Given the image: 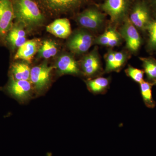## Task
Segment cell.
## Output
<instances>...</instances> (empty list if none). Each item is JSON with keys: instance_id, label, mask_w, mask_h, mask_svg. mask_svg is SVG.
<instances>
[{"instance_id": "1", "label": "cell", "mask_w": 156, "mask_h": 156, "mask_svg": "<svg viewBox=\"0 0 156 156\" xmlns=\"http://www.w3.org/2000/svg\"><path fill=\"white\" fill-rule=\"evenodd\" d=\"M14 20L29 30L41 26L44 14L34 0H11Z\"/></svg>"}, {"instance_id": "2", "label": "cell", "mask_w": 156, "mask_h": 156, "mask_svg": "<svg viewBox=\"0 0 156 156\" xmlns=\"http://www.w3.org/2000/svg\"><path fill=\"white\" fill-rule=\"evenodd\" d=\"M42 12L51 15L58 16L79 6L83 0H34Z\"/></svg>"}, {"instance_id": "3", "label": "cell", "mask_w": 156, "mask_h": 156, "mask_svg": "<svg viewBox=\"0 0 156 156\" xmlns=\"http://www.w3.org/2000/svg\"><path fill=\"white\" fill-rule=\"evenodd\" d=\"M14 20L11 0H0V44H5Z\"/></svg>"}, {"instance_id": "4", "label": "cell", "mask_w": 156, "mask_h": 156, "mask_svg": "<svg viewBox=\"0 0 156 156\" xmlns=\"http://www.w3.org/2000/svg\"><path fill=\"white\" fill-rule=\"evenodd\" d=\"M54 67L47 64L34 66L30 71V79L37 91L43 90L48 86L50 81V73Z\"/></svg>"}, {"instance_id": "5", "label": "cell", "mask_w": 156, "mask_h": 156, "mask_svg": "<svg viewBox=\"0 0 156 156\" xmlns=\"http://www.w3.org/2000/svg\"><path fill=\"white\" fill-rule=\"evenodd\" d=\"M92 43V37L90 34L83 31H80L71 38L68 46L73 53L82 54L89 50Z\"/></svg>"}, {"instance_id": "6", "label": "cell", "mask_w": 156, "mask_h": 156, "mask_svg": "<svg viewBox=\"0 0 156 156\" xmlns=\"http://www.w3.org/2000/svg\"><path fill=\"white\" fill-rule=\"evenodd\" d=\"M104 15L94 9H87L79 14L78 22L83 27L89 29H96L103 22Z\"/></svg>"}, {"instance_id": "7", "label": "cell", "mask_w": 156, "mask_h": 156, "mask_svg": "<svg viewBox=\"0 0 156 156\" xmlns=\"http://www.w3.org/2000/svg\"><path fill=\"white\" fill-rule=\"evenodd\" d=\"M121 34L126 40L127 46L131 51H137L141 44L140 36L135 27L130 20H127L121 30Z\"/></svg>"}, {"instance_id": "8", "label": "cell", "mask_w": 156, "mask_h": 156, "mask_svg": "<svg viewBox=\"0 0 156 156\" xmlns=\"http://www.w3.org/2000/svg\"><path fill=\"white\" fill-rule=\"evenodd\" d=\"M23 27L22 24L15 22L6 37L5 44L9 45L13 50L18 49L27 41L26 32Z\"/></svg>"}, {"instance_id": "9", "label": "cell", "mask_w": 156, "mask_h": 156, "mask_svg": "<svg viewBox=\"0 0 156 156\" xmlns=\"http://www.w3.org/2000/svg\"><path fill=\"white\" fill-rule=\"evenodd\" d=\"M7 90L17 99L24 100L30 96L31 83L28 80H17L11 79L7 86Z\"/></svg>"}, {"instance_id": "10", "label": "cell", "mask_w": 156, "mask_h": 156, "mask_svg": "<svg viewBox=\"0 0 156 156\" xmlns=\"http://www.w3.org/2000/svg\"><path fill=\"white\" fill-rule=\"evenodd\" d=\"M127 0H106L102 8L108 14L113 21L122 17L127 9Z\"/></svg>"}, {"instance_id": "11", "label": "cell", "mask_w": 156, "mask_h": 156, "mask_svg": "<svg viewBox=\"0 0 156 156\" xmlns=\"http://www.w3.org/2000/svg\"><path fill=\"white\" fill-rule=\"evenodd\" d=\"M46 30L48 32L60 38H66L71 33L70 23L67 18L55 20L47 26Z\"/></svg>"}, {"instance_id": "12", "label": "cell", "mask_w": 156, "mask_h": 156, "mask_svg": "<svg viewBox=\"0 0 156 156\" xmlns=\"http://www.w3.org/2000/svg\"><path fill=\"white\" fill-rule=\"evenodd\" d=\"M130 20L134 26L140 29L147 28L150 22L147 7L143 4L137 5L131 13Z\"/></svg>"}, {"instance_id": "13", "label": "cell", "mask_w": 156, "mask_h": 156, "mask_svg": "<svg viewBox=\"0 0 156 156\" xmlns=\"http://www.w3.org/2000/svg\"><path fill=\"white\" fill-rule=\"evenodd\" d=\"M56 66L59 72L62 74L77 75L80 73L76 62L72 56L67 54L59 56Z\"/></svg>"}, {"instance_id": "14", "label": "cell", "mask_w": 156, "mask_h": 156, "mask_svg": "<svg viewBox=\"0 0 156 156\" xmlns=\"http://www.w3.org/2000/svg\"><path fill=\"white\" fill-rule=\"evenodd\" d=\"M81 67L83 73L87 76L92 77L98 74L101 69L97 54L92 53L86 56L82 61Z\"/></svg>"}, {"instance_id": "15", "label": "cell", "mask_w": 156, "mask_h": 156, "mask_svg": "<svg viewBox=\"0 0 156 156\" xmlns=\"http://www.w3.org/2000/svg\"><path fill=\"white\" fill-rule=\"evenodd\" d=\"M38 49V42L37 40H29L27 41L17 50L14 58L15 59H22L30 62Z\"/></svg>"}, {"instance_id": "16", "label": "cell", "mask_w": 156, "mask_h": 156, "mask_svg": "<svg viewBox=\"0 0 156 156\" xmlns=\"http://www.w3.org/2000/svg\"><path fill=\"white\" fill-rule=\"evenodd\" d=\"M125 60L126 57L122 53L110 52L106 57L105 71L107 73L119 71L125 63Z\"/></svg>"}, {"instance_id": "17", "label": "cell", "mask_w": 156, "mask_h": 156, "mask_svg": "<svg viewBox=\"0 0 156 156\" xmlns=\"http://www.w3.org/2000/svg\"><path fill=\"white\" fill-rule=\"evenodd\" d=\"M30 71L27 63L15 62L11 67V79L17 80H29L30 79Z\"/></svg>"}, {"instance_id": "18", "label": "cell", "mask_w": 156, "mask_h": 156, "mask_svg": "<svg viewBox=\"0 0 156 156\" xmlns=\"http://www.w3.org/2000/svg\"><path fill=\"white\" fill-rule=\"evenodd\" d=\"M108 78L99 77L87 81V84L89 91L94 94H104L109 86Z\"/></svg>"}, {"instance_id": "19", "label": "cell", "mask_w": 156, "mask_h": 156, "mask_svg": "<svg viewBox=\"0 0 156 156\" xmlns=\"http://www.w3.org/2000/svg\"><path fill=\"white\" fill-rule=\"evenodd\" d=\"M153 84L144 80L140 84L143 100L146 106L151 108H154L156 105V102L154 100L152 92Z\"/></svg>"}, {"instance_id": "20", "label": "cell", "mask_w": 156, "mask_h": 156, "mask_svg": "<svg viewBox=\"0 0 156 156\" xmlns=\"http://www.w3.org/2000/svg\"><path fill=\"white\" fill-rule=\"evenodd\" d=\"M57 53V45L55 42L51 40L44 41L39 50V55L44 58L53 57Z\"/></svg>"}, {"instance_id": "21", "label": "cell", "mask_w": 156, "mask_h": 156, "mask_svg": "<svg viewBox=\"0 0 156 156\" xmlns=\"http://www.w3.org/2000/svg\"><path fill=\"white\" fill-rule=\"evenodd\" d=\"M144 72L146 74L148 79L153 81V83L156 81V61L151 58H143Z\"/></svg>"}, {"instance_id": "22", "label": "cell", "mask_w": 156, "mask_h": 156, "mask_svg": "<svg viewBox=\"0 0 156 156\" xmlns=\"http://www.w3.org/2000/svg\"><path fill=\"white\" fill-rule=\"evenodd\" d=\"M126 72L128 76L130 77L136 83L140 84L144 81V72L142 70L129 66L126 69Z\"/></svg>"}, {"instance_id": "23", "label": "cell", "mask_w": 156, "mask_h": 156, "mask_svg": "<svg viewBox=\"0 0 156 156\" xmlns=\"http://www.w3.org/2000/svg\"><path fill=\"white\" fill-rule=\"evenodd\" d=\"M147 29L149 33V45L151 49L156 48V20L150 23Z\"/></svg>"}, {"instance_id": "24", "label": "cell", "mask_w": 156, "mask_h": 156, "mask_svg": "<svg viewBox=\"0 0 156 156\" xmlns=\"http://www.w3.org/2000/svg\"><path fill=\"white\" fill-rule=\"evenodd\" d=\"M119 41V37L117 33L112 30H110L109 40L108 46L113 47L116 46Z\"/></svg>"}, {"instance_id": "25", "label": "cell", "mask_w": 156, "mask_h": 156, "mask_svg": "<svg viewBox=\"0 0 156 156\" xmlns=\"http://www.w3.org/2000/svg\"><path fill=\"white\" fill-rule=\"evenodd\" d=\"M109 37L110 30H108L98 37V38L97 39V42L99 44L108 46Z\"/></svg>"}, {"instance_id": "26", "label": "cell", "mask_w": 156, "mask_h": 156, "mask_svg": "<svg viewBox=\"0 0 156 156\" xmlns=\"http://www.w3.org/2000/svg\"><path fill=\"white\" fill-rule=\"evenodd\" d=\"M154 84H155V85H156V81H155V83H154Z\"/></svg>"}]
</instances>
